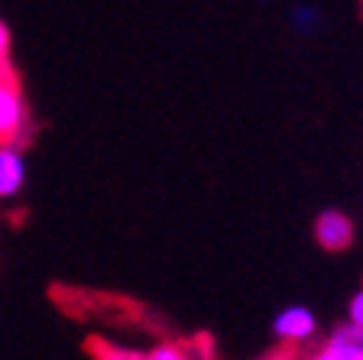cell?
I'll return each mask as SVG.
<instances>
[{
  "label": "cell",
  "instance_id": "cell-6",
  "mask_svg": "<svg viewBox=\"0 0 363 360\" xmlns=\"http://www.w3.org/2000/svg\"><path fill=\"white\" fill-rule=\"evenodd\" d=\"M292 23H295V30H298V33H311V30L318 26V13H315V7L295 10V13H292Z\"/></svg>",
  "mask_w": 363,
  "mask_h": 360
},
{
  "label": "cell",
  "instance_id": "cell-4",
  "mask_svg": "<svg viewBox=\"0 0 363 360\" xmlns=\"http://www.w3.org/2000/svg\"><path fill=\"white\" fill-rule=\"evenodd\" d=\"M315 240L325 250H344V247H350V240H354V224H350V218L340 214V211H325V214L315 221Z\"/></svg>",
  "mask_w": 363,
  "mask_h": 360
},
{
  "label": "cell",
  "instance_id": "cell-9",
  "mask_svg": "<svg viewBox=\"0 0 363 360\" xmlns=\"http://www.w3.org/2000/svg\"><path fill=\"white\" fill-rule=\"evenodd\" d=\"M347 318L357 324V328H363V289L350 299V308H347Z\"/></svg>",
  "mask_w": 363,
  "mask_h": 360
},
{
  "label": "cell",
  "instance_id": "cell-2",
  "mask_svg": "<svg viewBox=\"0 0 363 360\" xmlns=\"http://www.w3.org/2000/svg\"><path fill=\"white\" fill-rule=\"evenodd\" d=\"M315 328H318V318L305 305L282 308L276 315V322H272V331H276V338L282 344H305V341L315 338Z\"/></svg>",
  "mask_w": 363,
  "mask_h": 360
},
{
  "label": "cell",
  "instance_id": "cell-8",
  "mask_svg": "<svg viewBox=\"0 0 363 360\" xmlns=\"http://www.w3.org/2000/svg\"><path fill=\"white\" fill-rule=\"evenodd\" d=\"M98 357H111V360H143L146 354H140V351H117V347H98Z\"/></svg>",
  "mask_w": 363,
  "mask_h": 360
},
{
  "label": "cell",
  "instance_id": "cell-7",
  "mask_svg": "<svg viewBox=\"0 0 363 360\" xmlns=\"http://www.w3.org/2000/svg\"><path fill=\"white\" fill-rule=\"evenodd\" d=\"M146 357L150 360H182V357H189V351H185V347H152Z\"/></svg>",
  "mask_w": 363,
  "mask_h": 360
},
{
  "label": "cell",
  "instance_id": "cell-5",
  "mask_svg": "<svg viewBox=\"0 0 363 360\" xmlns=\"http://www.w3.org/2000/svg\"><path fill=\"white\" fill-rule=\"evenodd\" d=\"M26 182V163L16 143H0V198H13Z\"/></svg>",
  "mask_w": 363,
  "mask_h": 360
},
{
  "label": "cell",
  "instance_id": "cell-10",
  "mask_svg": "<svg viewBox=\"0 0 363 360\" xmlns=\"http://www.w3.org/2000/svg\"><path fill=\"white\" fill-rule=\"evenodd\" d=\"M7 53H10V30L7 23L0 20V62H7Z\"/></svg>",
  "mask_w": 363,
  "mask_h": 360
},
{
  "label": "cell",
  "instance_id": "cell-3",
  "mask_svg": "<svg viewBox=\"0 0 363 360\" xmlns=\"http://www.w3.org/2000/svg\"><path fill=\"white\" fill-rule=\"evenodd\" d=\"M318 360H363V328L354 322L337 324L328 334V341L315 351Z\"/></svg>",
  "mask_w": 363,
  "mask_h": 360
},
{
  "label": "cell",
  "instance_id": "cell-1",
  "mask_svg": "<svg viewBox=\"0 0 363 360\" xmlns=\"http://www.w3.org/2000/svg\"><path fill=\"white\" fill-rule=\"evenodd\" d=\"M26 124H30V111L23 101L20 82L7 68V62H0V143H13L16 136H23Z\"/></svg>",
  "mask_w": 363,
  "mask_h": 360
}]
</instances>
